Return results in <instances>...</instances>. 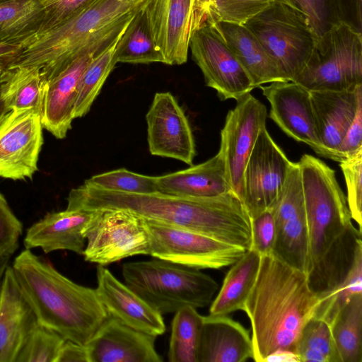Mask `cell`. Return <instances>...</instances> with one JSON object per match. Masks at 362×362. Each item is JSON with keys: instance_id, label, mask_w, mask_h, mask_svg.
Returning a JSON list of instances; mask_svg holds the SVG:
<instances>
[{"instance_id": "1", "label": "cell", "mask_w": 362, "mask_h": 362, "mask_svg": "<svg viewBox=\"0 0 362 362\" xmlns=\"http://www.w3.org/2000/svg\"><path fill=\"white\" fill-rule=\"evenodd\" d=\"M101 209L127 210L144 219L194 230L246 250L252 247L251 218L233 191L214 197L190 198L110 191L83 183L67 197L66 209Z\"/></svg>"}, {"instance_id": "2", "label": "cell", "mask_w": 362, "mask_h": 362, "mask_svg": "<svg viewBox=\"0 0 362 362\" xmlns=\"http://www.w3.org/2000/svg\"><path fill=\"white\" fill-rule=\"evenodd\" d=\"M317 303L318 298L308 287L306 273L272 254L262 255L256 281L242 310L251 323L252 359L265 362L277 351L294 353Z\"/></svg>"}, {"instance_id": "3", "label": "cell", "mask_w": 362, "mask_h": 362, "mask_svg": "<svg viewBox=\"0 0 362 362\" xmlns=\"http://www.w3.org/2000/svg\"><path fill=\"white\" fill-rule=\"evenodd\" d=\"M11 267L38 322L65 339L86 345L108 316L95 288L74 282L31 250L21 251Z\"/></svg>"}, {"instance_id": "4", "label": "cell", "mask_w": 362, "mask_h": 362, "mask_svg": "<svg viewBox=\"0 0 362 362\" xmlns=\"http://www.w3.org/2000/svg\"><path fill=\"white\" fill-rule=\"evenodd\" d=\"M148 1L95 0L71 18L37 35L23 47L11 66H37L45 78L85 50L105 26Z\"/></svg>"}, {"instance_id": "5", "label": "cell", "mask_w": 362, "mask_h": 362, "mask_svg": "<svg viewBox=\"0 0 362 362\" xmlns=\"http://www.w3.org/2000/svg\"><path fill=\"white\" fill-rule=\"evenodd\" d=\"M154 258L124 263L122 274L124 284L155 310L163 315L211 303L218 289L212 277L198 269Z\"/></svg>"}, {"instance_id": "6", "label": "cell", "mask_w": 362, "mask_h": 362, "mask_svg": "<svg viewBox=\"0 0 362 362\" xmlns=\"http://www.w3.org/2000/svg\"><path fill=\"white\" fill-rule=\"evenodd\" d=\"M298 164L308 233L309 268L352 223V219L335 171L310 154L303 155Z\"/></svg>"}, {"instance_id": "7", "label": "cell", "mask_w": 362, "mask_h": 362, "mask_svg": "<svg viewBox=\"0 0 362 362\" xmlns=\"http://www.w3.org/2000/svg\"><path fill=\"white\" fill-rule=\"evenodd\" d=\"M258 40L285 81L306 65L317 36L308 16L291 0H275L243 25Z\"/></svg>"}, {"instance_id": "8", "label": "cell", "mask_w": 362, "mask_h": 362, "mask_svg": "<svg viewBox=\"0 0 362 362\" xmlns=\"http://www.w3.org/2000/svg\"><path fill=\"white\" fill-rule=\"evenodd\" d=\"M309 90L341 91L362 84V32L338 21L317 37L293 81Z\"/></svg>"}, {"instance_id": "9", "label": "cell", "mask_w": 362, "mask_h": 362, "mask_svg": "<svg viewBox=\"0 0 362 362\" xmlns=\"http://www.w3.org/2000/svg\"><path fill=\"white\" fill-rule=\"evenodd\" d=\"M137 8L103 28L98 37L65 66L45 78L42 124L57 139H64L74 119V109L82 75L91 60L124 32Z\"/></svg>"}, {"instance_id": "10", "label": "cell", "mask_w": 362, "mask_h": 362, "mask_svg": "<svg viewBox=\"0 0 362 362\" xmlns=\"http://www.w3.org/2000/svg\"><path fill=\"white\" fill-rule=\"evenodd\" d=\"M149 255L198 269L231 266L246 251L206 235L144 219Z\"/></svg>"}, {"instance_id": "11", "label": "cell", "mask_w": 362, "mask_h": 362, "mask_svg": "<svg viewBox=\"0 0 362 362\" xmlns=\"http://www.w3.org/2000/svg\"><path fill=\"white\" fill-rule=\"evenodd\" d=\"M86 228L84 259L105 266L127 257L149 255L144 220L127 210H93Z\"/></svg>"}, {"instance_id": "12", "label": "cell", "mask_w": 362, "mask_h": 362, "mask_svg": "<svg viewBox=\"0 0 362 362\" xmlns=\"http://www.w3.org/2000/svg\"><path fill=\"white\" fill-rule=\"evenodd\" d=\"M189 49L206 85L214 89L221 100H237L255 88L248 74L209 20L192 31Z\"/></svg>"}, {"instance_id": "13", "label": "cell", "mask_w": 362, "mask_h": 362, "mask_svg": "<svg viewBox=\"0 0 362 362\" xmlns=\"http://www.w3.org/2000/svg\"><path fill=\"white\" fill-rule=\"evenodd\" d=\"M291 163L264 127L257 136L243 174V202L250 218L273 205Z\"/></svg>"}, {"instance_id": "14", "label": "cell", "mask_w": 362, "mask_h": 362, "mask_svg": "<svg viewBox=\"0 0 362 362\" xmlns=\"http://www.w3.org/2000/svg\"><path fill=\"white\" fill-rule=\"evenodd\" d=\"M236 101L221 129L219 151L225 160L232 190L243 201L244 170L257 136L266 126L267 111L250 93Z\"/></svg>"}, {"instance_id": "15", "label": "cell", "mask_w": 362, "mask_h": 362, "mask_svg": "<svg viewBox=\"0 0 362 362\" xmlns=\"http://www.w3.org/2000/svg\"><path fill=\"white\" fill-rule=\"evenodd\" d=\"M41 115L33 110L8 111L0 122V177L31 179L43 144Z\"/></svg>"}, {"instance_id": "16", "label": "cell", "mask_w": 362, "mask_h": 362, "mask_svg": "<svg viewBox=\"0 0 362 362\" xmlns=\"http://www.w3.org/2000/svg\"><path fill=\"white\" fill-rule=\"evenodd\" d=\"M146 120L152 155L192 165L196 150L192 129L183 110L170 92L154 95Z\"/></svg>"}, {"instance_id": "17", "label": "cell", "mask_w": 362, "mask_h": 362, "mask_svg": "<svg viewBox=\"0 0 362 362\" xmlns=\"http://www.w3.org/2000/svg\"><path fill=\"white\" fill-rule=\"evenodd\" d=\"M270 104L269 117L288 136L327 158L315 130L310 91L293 81H274L259 87Z\"/></svg>"}, {"instance_id": "18", "label": "cell", "mask_w": 362, "mask_h": 362, "mask_svg": "<svg viewBox=\"0 0 362 362\" xmlns=\"http://www.w3.org/2000/svg\"><path fill=\"white\" fill-rule=\"evenodd\" d=\"M194 0H149L144 11L152 38L165 64L187 60Z\"/></svg>"}, {"instance_id": "19", "label": "cell", "mask_w": 362, "mask_h": 362, "mask_svg": "<svg viewBox=\"0 0 362 362\" xmlns=\"http://www.w3.org/2000/svg\"><path fill=\"white\" fill-rule=\"evenodd\" d=\"M156 339L108 315L86 345L89 362H162Z\"/></svg>"}, {"instance_id": "20", "label": "cell", "mask_w": 362, "mask_h": 362, "mask_svg": "<svg viewBox=\"0 0 362 362\" xmlns=\"http://www.w3.org/2000/svg\"><path fill=\"white\" fill-rule=\"evenodd\" d=\"M96 275L95 289L108 315L129 327L156 337L164 334L165 325L161 314L105 266L97 267Z\"/></svg>"}, {"instance_id": "21", "label": "cell", "mask_w": 362, "mask_h": 362, "mask_svg": "<svg viewBox=\"0 0 362 362\" xmlns=\"http://www.w3.org/2000/svg\"><path fill=\"white\" fill-rule=\"evenodd\" d=\"M310 91L318 140L327 158L339 162L338 151L362 99V84L348 90Z\"/></svg>"}, {"instance_id": "22", "label": "cell", "mask_w": 362, "mask_h": 362, "mask_svg": "<svg viewBox=\"0 0 362 362\" xmlns=\"http://www.w3.org/2000/svg\"><path fill=\"white\" fill-rule=\"evenodd\" d=\"M37 324L36 315L20 288L10 264L1 285L0 362H16L24 343Z\"/></svg>"}, {"instance_id": "23", "label": "cell", "mask_w": 362, "mask_h": 362, "mask_svg": "<svg viewBox=\"0 0 362 362\" xmlns=\"http://www.w3.org/2000/svg\"><path fill=\"white\" fill-rule=\"evenodd\" d=\"M93 211L69 210L47 214L27 229L25 249L40 247L45 253L69 250L83 255L86 230Z\"/></svg>"}, {"instance_id": "24", "label": "cell", "mask_w": 362, "mask_h": 362, "mask_svg": "<svg viewBox=\"0 0 362 362\" xmlns=\"http://www.w3.org/2000/svg\"><path fill=\"white\" fill-rule=\"evenodd\" d=\"M361 255V230L351 223L310 265L306 272L310 290L320 298L336 289L349 276Z\"/></svg>"}, {"instance_id": "25", "label": "cell", "mask_w": 362, "mask_h": 362, "mask_svg": "<svg viewBox=\"0 0 362 362\" xmlns=\"http://www.w3.org/2000/svg\"><path fill=\"white\" fill-rule=\"evenodd\" d=\"M156 180L158 192L182 197L209 198L233 191L219 151L202 163L156 177Z\"/></svg>"}, {"instance_id": "26", "label": "cell", "mask_w": 362, "mask_h": 362, "mask_svg": "<svg viewBox=\"0 0 362 362\" xmlns=\"http://www.w3.org/2000/svg\"><path fill=\"white\" fill-rule=\"evenodd\" d=\"M253 358L249 332L227 315L203 316L198 362H244Z\"/></svg>"}, {"instance_id": "27", "label": "cell", "mask_w": 362, "mask_h": 362, "mask_svg": "<svg viewBox=\"0 0 362 362\" xmlns=\"http://www.w3.org/2000/svg\"><path fill=\"white\" fill-rule=\"evenodd\" d=\"M206 19L218 30L255 87L285 81L255 36L243 25Z\"/></svg>"}, {"instance_id": "28", "label": "cell", "mask_w": 362, "mask_h": 362, "mask_svg": "<svg viewBox=\"0 0 362 362\" xmlns=\"http://www.w3.org/2000/svg\"><path fill=\"white\" fill-rule=\"evenodd\" d=\"M262 255L250 248L231 266L209 308V315H227L243 310L258 275Z\"/></svg>"}, {"instance_id": "29", "label": "cell", "mask_w": 362, "mask_h": 362, "mask_svg": "<svg viewBox=\"0 0 362 362\" xmlns=\"http://www.w3.org/2000/svg\"><path fill=\"white\" fill-rule=\"evenodd\" d=\"M45 86L37 66H10L0 75L1 96L8 111L33 110L42 115Z\"/></svg>"}, {"instance_id": "30", "label": "cell", "mask_w": 362, "mask_h": 362, "mask_svg": "<svg viewBox=\"0 0 362 362\" xmlns=\"http://www.w3.org/2000/svg\"><path fill=\"white\" fill-rule=\"evenodd\" d=\"M44 18L39 0H13L0 4V43L23 48L39 34Z\"/></svg>"}, {"instance_id": "31", "label": "cell", "mask_w": 362, "mask_h": 362, "mask_svg": "<svg viewBox=\"0 0 362 362\" xmlns=\"http://www.w3.org/2000/svg\"><path fill=\"white\" fill-rule=\"evenodd\" d=\"M145 5L136 11L118 40L114 54L116 64H165L163 57L152 38L144 11Z\"/></svg>"}, {"instance_id": "32", "label": "cell", "mask_w": 362, "mask_h": 362, "mask_svg": "<svg viewBox=\"0 0 362 362\" xmlns=\"http://www.w3.org/2000/svg\"><path fill=\"white\" fill-rule=\"evenodd\" d=\"M329 327L341 362H362V293L350 299Z\"/></svg>"}, {"instance_id": "33", "label": "cell", "mask_w": 362, "mask_h": 362, "mask_svg": "<svg viewBox=\"0 0 362 362\" xmlns=\"http://www.w3.org/2000/svg\"><path fill=\"white\" fill-rule=\"evenodd\" d=\"M203 316L196 308H183L171 324L168 358L170 362H198Z\"/></svg>"}, {"instance_id": "34", "label": "cell", "mask_w": 362, "mask_h": 362, "mask_svg": "<svg viewBox=\"0 0 362 362\" xmlns=\"http://www.w3.org/2000/svg\"><path fill=\"white\" fill-rule=\"evenodd\" d=\"M119 38L96 55L84 71L75 101L74 119L82 117L89 112L107 76L116 65L114 54Z\"/></svg>"}, {"instance_id": "35", "label": "cell", "mask_w": 362, "mask_h": 362, "mask_svg": "<svg viewBox=\"0 0 362 362\" xmlns=\"http://www.w3.org/2000/svg\"><path fill=\"white\" fill-rule=\"evenodd\" d=\"M294 353L300 362H341L329 325L315 317L303 327Z\"/></svg>"}, {"instance_id": "36", "label": "cell", "mask_w": 362, "mask_h": 362, "mask_svg": "<svg viewBox=\"0 0 362 362\" xmlns=\"http://www.w3.org/2000/svg\"><path fill=\"white\" fill-rule=\"evenodd\" d=\"M85 184L101 189L134 194L158 192L156 177L119 168L92 176Z\"/></svg>"}, {"instance_id": "37", "label": "cell", "mask_w": 362, "mask_h": 362, "mask_svg": "<svg viewBox=\"0 0 362 362\" xmlns=\"http://www.w3.org/2000/svg\"><path fill=\"white\" fill-rule=\"evenodd\" d=\"M66 340L56 331L38 322L24 343L16 362H56Z\"/></svg>"}, {"instance_id": "38", "label": "cell", "mask_w": 362, "mask_h": 362, "mask_svg": "<svg viewBox=\"0 0 362 362\" xmlns=\"http://www.w3.org/2000/svg\"><path fill=\"white\" fill-rule=\"evenodd\" d=\"M362 293V255L347 279L336 289L318 298L314 316L330 325L339 311L356 294Z\"/></svg>"}, {"instance_id": "39", "label": "cell", "mask_w": 362, "mask_h": 362, "mask_svg": "<svg viewBox=\"0 0 362 362\" xmlns=\"http://www.w3.org/2000/svg\"><path fill=\"white\" fill-rule=\"evenodd\" d=\"M275 0H213L207 18L244 25Z\"/></svg>"}, {"instance_id": "40", "label": "cell", "mask_w": 362, "mask_h": 362, "mask_svg": "<svg viewBox=\"0 0 362 362\" xmlns=\"http://www.w3.org/2000/svg\"><path fill=\"white\" fill-rule=\"evenodd\" d=\"M347 188V204L351 219L362 226V148L340 162Z\"/></svg>"}, {"instance_id": "41", "label": "cell", "mask_w": 362, "mask_h": 362, "mask_svg": "<svg viewBox=\"0 0 362 362\" xmlns=\"http://www.w3.org/2000/svg\"><path fill=\"white\" fill-rule=\"evenodd\" d=\"M23 224L0 193V255L12 256L18 247Z\"/></svg>"}, {"instance_id": "42", "label": "cell", "mask_w": 362, "mask_h": 362, "mask_svg": "<svg viewBox=\"0 0 362 362\" xmlns=\"http://www.w3.org/2000/svg\"><path fill=\"white\" fill-rule=\"evenodd\" d=\"M251 248L261 255L272 254L276 238V224L271 209L251 218Z\"/></svg>"}, {"instance_id": "43", "label": "cell", "mask_w": 362, "mask_h": 362, "mask_svg": "<svg viewBox=\"0 0 362 362\" xmlns=\"http://www.w3.org/2000/svg\"><path fill=\"white\" fill-rule=\"evenodd\" d=\"M45 13L38 35L55 27L95 0H39Z\"/></svg>"}, {"instance_id": "44", "label": "cell", "mask_w": 362, "mask_h": 362, "mask_svg": "<svg viewBox=\"0 0 362 362\" xmlns=\"http://www.w3.org/2000/svg\"><path fill=\"white\" fill-rule=\"evenodd\" d=\"M308 16L317 37L338 22L332 0H291Z\"/></svg>"}, {"instance_id": "45", "label": "cell", "mask_w": 362, "mask_h": 362, "mask_svg": "<svg viewBox=\"0 0 362 362\" xmlns=\"http://www.w3.org/2000/svg\"><path fill=\"white\" fill-rule=\"evenodd\" d=\"M361 148H362V99L358 101L354 117L339 146L338 154L340 161L354 154Z\"/></svg>"}, {"instance_id": "46", "label": "cell", "mask_w": 362, "mask_h": 362, "mask_svg": "<svg viewBox=\"0 0 362 362\" xmlns=\"http://www.w3.org/2000/svg\"><path fill=\"white\" fill-rule=\"evenodd\" d=\"M338 21L345 22L362 32V0H332Z\"/></svg>"}, {"instance_id": "47", "label": "cell", "mask_w": 362, "mask_h": 362, "mask_svg": "<svg viewBox=\"0 0 362 362\" xmlns=\"http://www.w3.org/2000/svg\"><path fill=\"white\" fill-rule=\"evenodd\" d=\"M56 362H89L86 345L66 340L59 352Z\"/></svg>"}, {"instance_id": "48", "label": "cell", "mask_w": 362, "mask_h": 362, "mask_svg": "<svg viewBox=\"0 0 362 362\" xmlns=\"http://www.w3.org/2000/svg\"><path fill=\"white\" fill-rule=\"evenodd\" d=\"M23 49L21 46L0 43V75L16 61Z\"/></svg>"}, {"instance_id": "49", "label": "cell", "mask_w": 362, "mask_h": 362, "mask_svg": "<svg viewBox=\"0 0 362 362\" xmlns=\"http://www.w3.org/2000/svg\"><path fill=\"white\" fill-rule=\"evenodd\" d=\"M213 0H194L192 31L206 20Z\"/></svg>"}, {"instance_id": "50", "label": "cell", "mask_w": 362, "mask_h": 362, "mask_svg": "<svg viewBox=\"0 0 362 362\" xmlns=\"http://www.w3.org/2000/svg\"><path fill=\"white\" fill-rule=\"evenodd\" d=\"M266 361H298L295 353L290 351H277L269 355Z\"/></svg>"}, {"instance_id": "51", "label": "cell", "mask_w": 362, "mask_h": 362, "mask_svg": "<svg viewBox=\"0 0 362 362\" xmlns=\"http://www.w3.org/2000/svg\"><path fill=\"white\" fill-rule=\"evenodd\" d=\"M11 258V256L9 255H0V285L1 284L4 273L10 265Z\"/></svg>"}, {"instance_id": "52", "label": "cell", "mask_w": 362, "mask_h": 362, "mask_svg": "<svg viewBox=\"0 0 362 362\" xmlns=\"http://www.w3.org/2000/svg\"><path fill=\"white\" fill-rule=\"evenodd\" d=\"M8 112L7 110L2 98L1 96V87H0V122H1L4 117L6 115V114Z\"/></svg>"}, {"instance_id": "53", "label": "cell", "mask_w": 362, "mask_h": 362, "mask_svg": "<svg viewBox=\"0 0 362 362\" xmlns=\"http://www.w3.org/2000/svg\"><path fill=\"white\" fill-rule=\"evenodd\" d=\"M11 1H13V0H0V4Z\"/></svg>"}, {"instance_id": "54", "label": "cell", "mask_w": 362, "mask_h": 362, "mask_svg": "<svg viewBox=\"0 0 362 362\" xmlns=\"http://www.w3.org/2000/svg\"><path fill=\"white\" fill-rule=\"evenodd\" d=\"M119 1H125V2H132V1H136V0H119Z\"/></svg>"}, {"instance_id": "55", "label": "cell", "mask_w": 362, "mask_h": 362, "mask_svg": "<svg viewBox=\"0 0 362 362\" xmlns=\"http://www.w3.org/2000/svg\"><path fill=\"white\" fill-rule=\"evenodd\" d=\"M1 285H0V302H1Z\"/></svg>"}]
</instances>
